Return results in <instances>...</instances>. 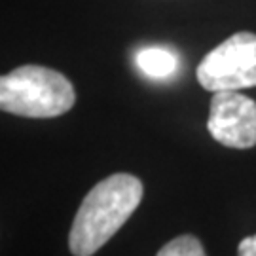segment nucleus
Returning <instances> with one entry per match:
<instances>
[{
	"instance_id": "1",
	"label": "nucleus",
	"mask_w": 256,
	"mask_h": 256,
	"mask_svg": "<svg viewBox=\"0 0 256 256\" xmlns=\"http://www.w3.org/2000/svg\"><path fill=\"white\" fill-rule=\"evenodd\" d=\"M142 200V182L129 173H116L97 182L84 198L68 234L74 256H93L118 232Z\"/></svg>"
},
{
	"instance_id": "2",
	"label": "nucleus",
	"mask_w": 256,
	"mask_h": 256,
	"mask_svg": "<svg viewBox=\"0 0 256 256\" xmlns=\"http://www.w3.org/2000/svg\"><path fill=\"white\" fill-rule=\"evenodd\" d=\"M70 80L54 68L23 64L0 76V110L23 118H55L74 106Z\"/></svg>"
},
{
	"instance_id": "4",
	"label": "nucleus",
	"mask_w": 256,
	"mask_h": 256,
	"mask_svg": "<svg viewBox=\"0 0 256 256\" xmlns=\"http://www.w3.org/2000/svg\"><path fill=\"white\" fill-rule=\"evenodd\" d=\"M207 129L222 146H256V102L239 92H216L210 99Z\"/></svg>"
},
{
	"instance_id": "5",
	"label": "nucleus",
	"mask_w": 256,
	"mask_h": 256,
	"mask_svg": "<svg viewBox=\"0 0 256 256\" xmlns=\"http://www.w3.org/2000/svg\"><path fill=\"white\" fill-rule=\"evenodd\" d=\"M135 63L146 76L156 78V80L169 78L171 74H174L176 66H178L174 54H171L165 48H142V50H138L135 55Z\"/></svg>"
},
{
	"instance_id": "6",
	"label": "nucleus",
	"mask_w": 256,
	"mask_h": 256,
	"mask_svg": "<svg viewBox=\"0 0 256 256\" xmlns=\"http://www.w3.org/2000/svg\"><path fill=\"white\" fill-rule=\"evenodd\" d=\"M156 256H207L202 241L194 236H180L169 241L158 250Z\"/></svg>"
},
{
	"instance_id": "7",
	"label": "nucleus",
	"mask_w": 256,
	"mask_h": 256,
	"mask_svg": "<svg viewBox=\"0 0 256 256\" xmlns=\"http://www.w3.org/2000/svg\"><path fill=\"white\" fill-rule=\"evenodd\" d=\"M238 256H256V236H248L239 241Z\"/></svg>"
},
{
	"instance_id": "3",
	"label": "nucleus",
	"mask_w": 256,
	"mask_h": 256,
	"mask_svg": "<svg viewBox=\"0 0 256 256\" xmlns=\"http://www.w3.org/2000/svg\"><path fill=\"white\" fill-rule=\"evenodd\" d=\"M198 82L207 92H239L256 88V34L236 32L202 59Z\"/></svg>"
}]
</instances>
